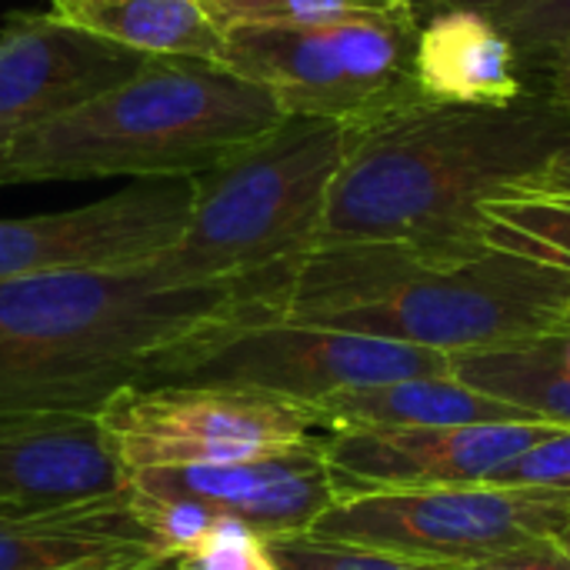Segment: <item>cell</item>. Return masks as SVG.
<instances>
[{
  "label": "cell",
  "mask_w": 570,
  "mask_h": 570,
  "mask_svg": "<svg viewBox=\"0 0 570 570\" xmlns=\"http://www.w3.org/2000/svg\"><path fill=\"white\" fill-rule=\"evenodd\" d=\"M568 144L570 114L538 94L511 107L411 100L347 127L314 247H484V204L524 194Z\"/></svg>",
  "instance_id": "cell-1"
},
{
  "label": "cell",
  "mask_w": 570,
  "mask_h": 570,
  "mask_svg": "<svg viewBox=\"0 0 570 570\" xmlns=\"http://www.w3.org/2000/svg\"><path fill=\"white\" fill-rule=\"evenodd\" d=\"M274 274L167 284L147 267L0 281V417L94 414L180 347L271 314Z\"/></svg>",
  "instance_id": "cell-2"
},
{
  "label": "cell",
  "mask_w": 570,
  "mask_h": 570,
  "mask_svg": "<svg viewBox=\"0 0 570 570\" xmlns=\"http://www.w3.org/2000/svg\"><path fill=\"white\" fill-rule=\"evenodd\" d=\"M277 321L441 354L491 351L570 331V274L501 247H314L281 271Z\"/></svg>",
  "instance_id": "cell-3"
},
{
  "label": "cell",
  "mask_w": 570,
  "mask_h": 570,
  "mask_svg": "<svg viewBox=\"0 0 570 570\" xmlns=\"http://www.w3.org/2000/svg\"><path fill=\"white\" fill-rule=\"evenodd\" d=\"M284 120L277 100L204 60H150L130 80L0 144V187L197 177Z\"/></svg>",
  "instance_id": "cell-4"
},
{
  "label": "cell",
  "mask_w": 570,
  "mask_h": 570,
  "mask_svg": "<svg viewBox=\"0 0 570 570\" xmlns=\"http://www.w3.org/2000/svg\"><path fill=\"white\" fill-rule=\"evenodd\" d=\"M344 147V124L284 117L194 177L187 227L150 271L167 284H220L294 264L317 244Z\"/></svg>",
  "instance_id": "cell-5"
},
{
  "label": "cell",
  "mask_w": 570,
  "mask_h": 570,
  "mask_svg": "<svg viewBox=\"0 0 570 570\" xmlns=\"http://www.w3.org/2000/svg\"><path fill=\"white\" fill-rule=\"evenodd\" d=\"M417 30L421 17L411 10L240 27L227 30L217 63L264 87L284 117L354 127L424 97L414 80Z\"/></svg>",
  "instance_id": "cell-6"
},
{
  "label": "cell",
  "mask_w": 570,
  "mask_h": 570,
  "mask_svg": "<svg viewBox=\"0 0 570 570\" xmlns=\"http://www.w3.org/2000/svg\"><path fill=\"white\" fill-rule=\"evenodd\" d=\"M448 374L451 354L441 351L254 314L180 347L147 384H217L314 404L347 387Z\"/></svg>",
  "instance_id": "cell-7"
},
{
  "label": "cell",
  "mask_w": 570,
  "mask_h": 570,
  "mask_svg": "<svg viewBox=\"0 0 570 570\" xmlns=\"http://www.w3.org/2000/svg\"><path fill=\"white\" fill-rule=\"evenodd\" d=\"M568 524L570 491L474 481L337 498L307 534L414 561L471 568L528 541L554 538Z\"/></svg>",
  "instance_id": "cell-8"
},
{
  "label": "cell",
  "mask_w": 570,
  "mask_h": 570,
  "mask_svg": "<svg viewBox=\"0 0 570 570\" xmlns=\"http://www.w3.org/2000/svg\"><path fill=\"white\" fill-rule=\"evenodd\" d=\"M97 424L127 474L240 461L324 431L311 404L217 384L127 387L97 411Z\"/></svg>",
  "instance_id": "cell-9"
},
{
  "label": "cell",
  "mask_w": 570,
  "mask_h": 570,
  "mask_svg": "<svg viewBox=\"0 0 570 570\" xmlns=\"http://www.w3.org/2000/svg\"><path fill=\"white\" fill-rule=\"evenodd\" d=\"M190 204L194 177H160L83 207L0 217V281L147 267L180 240Z\"/></svg>",
  "instance_id": "cell-10"
},
{
  "label": "cell",
  "mask_w": 570,
  "mask_h": 570,
  "mask_svg": "<svg viewBox=\"0 0 570 570\" xmlns=\"http://www.w3.org/2000/svg\"><path fill=\"white\" fill-rule=\"evenodd\" d=\"M127 488L157 501H190L261 541L307 534L337 501L324 438L224 464L130 471Z\"/></svg>",
  "instance_id": "cell-11"
},
{
  "label": "cell",
  "mask_w": 570,
  "mask_h": 570,
  "mask_svg": "<svg viewBox=\"0 0 570 570\" xmlns=\"http://www.w3.org/2000/svg\"><path fill=\"white\" fill-rule=\"evenodd\" d=\"M554 424H454V428H337L324 434V458L337 498L371 491H417L474 484L554 434Z\"/></svg>",
  "instance_id": "cell-12"
},
{
  "label": "cell",
  "mask_w": 570,
  "mask_h": 570,
  "mask_svg": "<svg viewBox=\"0 0 570 570\" xmlns=\"http://www.w3.org/2000/svg\"><path fill=\"white\" fill-rule=\"evenodd\" d=\"M157 57L120 47L57 10L10 13L0 30V144L130 80Z\"/></svg>",
  "instance_id": "cell-13"
},
{
  "label": "cell",
  "mask_w": 570,
  "mask_h": 570,
  "mask_svg": "<svg viewBox=\"0 0 570 570\" xmlns=\"http://www.w3.org/2000/svg\"><path fill=\"white\" fill-rule=\"evenodd\" d=\"M127 471L94 414L0 417V508H50L114 494Z\"/></svg>",
  "instance_id": "cell-14"
},
{
  "label": "cell",
  "mask_w": 570,
  "mask_h": 570,
  "mask_svg": "<svg viewBox=\"0 0 570 570\" xmlns=\"http://www.w3.org/2000/svg\"><path fill=\"white\" fill-rule=\"evenodd\" d=\"M164 558L127 484L104 498L0 511V570H77Z\"/></svg>",
  "instance_id": "cell-15"
},
{
  "label": "cell",
  "mask_w": 570,
  "mask_h": 570,
  "mask_svg": "<svg viewBox=\"0 0 570 570\" xmlns=\"http://www.w3.org/2000/svg\"><path fill=\"white\" fill-rule=\"evenodd\" d=\"M414 80L428 100L458 107H511L531 94L511 37L468 7H441L421 20Z\"/></svg>",
  "instance_id": "cell-16"
},
{
  "label": "cell",
  "mask_w": 570,
  "mask_h": 570,
  "mask_svg": "<svg viewBox=\"0 0 570 570\" xmlns=\"http://www.w3.org/2000/svg\"><path fill=\"white\" fill-rule=\"evenodd\" d=\"M327 431L337 428H454L528 421L521 411L448 377H407L371 387H347L311 404ZM541 424V421H538Z\"/></svg>",
  "instance_id": "cell-17"
},
{
  "label": "cell",
  "mask_w": 570,
  "mask_h": 570,
  "mask_svg": "<svg viewBox=\"0 0 570 570\" xmlns=\"http://www.w3.org/2000/svg\"><path fill=\"white\" fill-rule=\"evenodd\" d=\"M451 377L521 411L528 421L570 428V374L561 357V334L451 354Z\"/></svg>",
  "instance_id": "cell-18"
},
{
  "label": "cell",
  "mask_w": 570,
  "mask_h": 570,
  "mask_svg": "<svg viewBox=\"0 0 570 570\" xmlns=\"http://www.w3.org/2000/svg\"><path fill=\"white\" fill-rule=\"evenodd\" d=\"M73 23L157 60L217 63L227 43V30L200 0H114Z\"/></svg>",
  "instance_id": "cell-19"
},
{
  "label": "cell",
  "mask_w": 570,
  "mask_h": 570,
  "mask_svg": "<svg viewBox=\"0 0 570 570\" xmlns=\"http://www.w3.org/2000/svg\"><path fill=\"white\" fill-rule=\"evenodd\" d=\"M484 240L570 274V197L511 194L484 204Z\"/></svg>",
  "instance_id": "cell-20"
},
{
  "label": "cell",
  "mask_w": 570,
  "mask_h": 570,
  "mask_svg": "<svg viewBox=\"0 0 570 570\" xmlns=\"http://www.w3.org/2000/svg\"><path fill=\"white\" fill-rule=\"evenodd\" d=\"M200 3L224 30L291 27V23H314V20L351 17V13H391V10L417 13L404 0H200Z\"/></svg>",
  "instance_id": "cell-21"
},
{
  "label": "cell",
  "mask_w": 570,
  "mask_h": 570,
  "mask_svg": "<svg viewBox=\"0 0 570 570\" xmlns=\"http://www.w3.org/2000/svg\"><path fill=\"white\" fill-rule=\"evenodd\" d=\"M271 561L277 570H461L451 564H431L414 561L401 554H384L371 548L337 544L314 534H294V538H274L264 541Z\"/></svg>",
  "instance_id": "cell-22"
},
{
  "label": "cell",
  "mask_w": 570,
  "mask_h": 570,
  "mask_svg": "<svg viewBox=\"0 0 570 570\" xmlns=\"http://www.w3.org/2000/svg\"><path fill=\"white\" fill-rule=\"evenodd\" d=\"M484 484L570 491V428H558L544 441L531 444L528 451L501 464L494 474H488Z\"/></svg>",
  "instance_id": "cell-23"
},
{
  "label": "cell",
  "mask_w": 570,
  "mask_h": 570,
  "mask_svg": "<svg viewBox=\"0 0 570 570\" xmlns=\"http://www.w3.org/2000/svg\"><path fill=\"white\" fill-rule=\"evenodd\" d=\"M174 570H277L264 541L240 524H220L204 544L174 558Z\"/></svg>",
  "instance_id": "cell-24"
},
{
  "label": "cell",
  "mask_w": 570,
  "mask_h": 570,
  "mask_svg": "<svg viewBox=\"0 0 570 570\" xmlns=\"http://www.w3.org/2000/svg\"><path fill=\"white\" fill-rule=\"evenodd\" d=\"M494 23L511 37V43L524 57L541 47L570 40V0H531L498 17Z\"/></svg>",
  "instance_id": "cell-25"
},
{
  "label": "cell",
  "mask_w": 570,
  "mask_h": 570,
  "mask_svg": "<svg viewBox=\"0 0 570 570\" xmlns=\"http://www.w3.org/2000/svg\"><path fill=\"white\" fill-rule=\"evenodd\" d=\"M521 63H524L528 90L570 114V40L524 53Z\"/></svg>",
  "instance_id": "cell-26"
},
{
  "label": "cell",
  "mask_w": 570,
  "mask_h": 570,
  "mask_svg": "<svg viewBox=\"0 0 570 570\" xmlns=\"http://www.w3.org/2000/svg\"><path fill=\"white\" fill-rule=\"evenodd\" d=\"M461 570H570V558L554 544V538H541Z\"/></svg>",
  "instance_id": "cell-27"
},
{
  "label": "cell",
  "mask_w": 570,
  "mask_h": 570,
  "mask_svg": "<svg viewBox=\"0 0 570 570\" xmlns=\"http://www.w3.org/2000/svg\"><path fill=\"white\" fill-rule=\"evenodd\" d=\"M524 194H544V197H570V144L554 157V164L524 190Z\"/></svg>",
  "instance_id": "cell-28"
},
{
  "label": "cell",
  "mask_w": 570,
  "mask_h": 570,
  "mask_svg": "<svg viewBox=\"0 0 570 570\" xmlns=\"http://www.w3.org/2000/svg\"><path fill=\"white\" fill-rule=\"evenodd\" d=\"M524 3H531V0H438L434 10H441V7H468V10H481L491 20H498V17H504V13H511V10H518Z\"/></svg>",
  "instance_id": "cell-29"
},
{
  "label": "cell",
  "mask_w": 570,
  "mask_h": 570,
  "mask_svg": "<svg viewBox=\"0 0 570 570\" xmlns=\"http://www.w3.org/2000/svg\"><path fill=\"white\" fill-rule=\"evenodd\" d=\"M104 3H114V0H50V10H57L67 20H77L80 13H87L94 7H104Z\"/></svg>",
  "instance_id": "cell-30"
},
{
  "label": "cell",
  "mask_w": 570,
  "mask_h": 570,
  "mask_svg": "<svg viewBox=\"0 0 570 570\" xmlns=\"http://www.w3.org/2000/svg\"><path fill=\"white\" fill-rule=\"evenodd\" d=\"M150 561L157 558H140V561H117V564H94V568H77V570H144Z\"/></svg>",
  "instance_id": "cell-31"
},
{
  "label": "cell",
  "mask_w": 570,
  "mask_h": 570,
  "mask_svg": "<svg viewBox=\"0 0 570 570\" xmlns=\"http://www.w3.org/2000/svg\"><path fill=\"white\" fill-rule=\"evenodd\" d=\"M554 544H558V548H561V551L570 558V524L564 528V531H558V534H554Z\"/></svg>",
  "instance_id": "cell-32"
},
{
  "label": "cell",
  "mask_w": 570,
  "mask_h": 570,
  "mask_svg": "<svg viewBox=\"0 0 570 570\" xmlns=\"http://www.w3.org/2000/svg\"><path fill=\"white\" fill-rule=\"evenodd\" d=\"M414 7H417V13H421V20H424L428 13H434L438 0H414Z\"/></svg>",
  "instance_id": "cell-33"
},
{
  "label": "cell",
  "mask_w": 570,
  "mask_h": 570,
  "mask_svg": "<svg viewBox=\"0 0 570 570\" xmlns=\"http://www.w3.org/2000/svg\"><path fill=\"white\" fill-rule=\"evenodd\" d=\"M144 570H174V558H157V561H150Z\"/></svg>",
  "instance_id": "cell-34"
},
{
  "label": "cell",
  "mask_w": 570,
  "mask_h": 570,
  "mask_svg": "<svg viewBox=\"0 0 570 570\" xmlns=\"http://www.w3.org/2000/svg\"><path fill=\"white\" fill-rule=\"evenodd\" d=\"M561 357H564V367H568L570 374V331L568 334H561Z\"/></svg>",
  "instance_id": "cell-35"
},
{
  "label": "cell",
  "mask_w": 570,
  "mask_h": 570,
  "mask_svg": "<svg viewBox=\"0 0 570 570\" xmlns=\"http://www.w3.org/2000/svg\"><path fill=\"white\" fill-rule=\"evenodd\" d=\"M0 511H23V508H0Z\"/></svg>",
  "instance_id": "cell-36"
},
{
  "label": "cell",
  "mask_w": 570,
  "mask_h": 570,
  "mask_svg": "<svg viewBox=\"0 0 570 570\" xmlns=\"http://www.w3.org/2000/svg\"><path fill=\"white\" fill-rule=\"evenodd\" d=\"M404 3H407V7H414V0H404ZM414 10H417V7H414Z\"/></svg>",
  "instance_id": "cell-37"
}]
</instances>
